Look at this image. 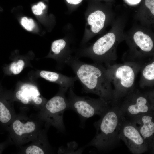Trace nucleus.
<instances>
[{"label":"nucleus","mask_w":154,"mask_h":154,"mask_svg":"<svg viewBox=\"0 0 154 154\" xmlns=\"http://www.w3.org/2000/svg\"><path fill=\"white\" fill-rule=\"evenodd\" d=\"M66 64L72 68L80 82L82 93L94 94L114 103V89L104 64L85 63L76 57L71 56L66 60Z\"/></svg>","instance_id":"nucleus-1"},{"label":"nucleus","mask_w":154,"mask_h":154,"mask_svg":"<svg viewBox=\"0 0 154 154\" xmlns=\"http://www.w3.org/2000/svg\"><path fill=\"white\" fill-rule=\"evenodd\" d=\"M114 22L109 32L84 50L78 58L88 57L94 62L104 64L111 63L117 59V47L125 38L123 32L126 21L120 17Z\"/></svg>","instance_id":"nucleus-2"},{"label":"nucleus","mask_w":154,"mask_h":154,"mask_svg":"<svg viewBox=\"0 0 154 154\" xmlns=\"http://www.w3.org/2000/svg\"><path fill=\"white\" fill-rule=\"evenodd\" d=\"M122 112L117 104H113L94 123L96 133L86 145L92 146L101 151L112 149L119 141L118 135Z\"/></svg>","instance_id":"nucleus-3"},{"label":"nucleus","mask_w":154,"mask_h":154,"mask_svg":"<svg viewBox=\"0 0 154 154\" xmlns=\"http://www.w3.org/2000/svg\"><path fill=\"white\" fill-rule=\"evenodd\" d=\"M145 63L144 61H127L121 64H104L114 87L115 103L117 104L133 90L136 76Z\"/></svg>","instance_id":"nucleus-4"},{"label":"nucleus","mask_w":154,"mask_h":154,"mask_svg":"<svg viewBox=\"0 0 154 154\" xmlns=\"http://www.w3.org/2000/svg\"><path fill=\"white\" fill-rule=\"evenodd\" d=\"M143 26L134 28L128 35L125 34V40L129 47L125 56L126 61H144L153 56V35L149 28Z\"/></svg>","instance_id":"nucleus-5"},{"label":"nucleus","mask_w":154,"mask_h":154,"mask_svg":"<svg viewBox=\"0 0 154 154\" xmlns=\"http://www.w3.org/2000/svg\"><path fill=\"white\" fill-rule=\"evenodd\" d=\"M117 104L127 119L154 111L153 91H144L135 87Z\"/></svg>","instance_id":"nucleus-6"},{"label":"nucleus","mask_w":154,"mask_h":154,"mask_svg":"<svg viewBox=\"0 0 154 154\" xmlns=\"http://www.w3.org/2000/svg\"><path fill=\"white\" fill-rule=\"evenodd\" d=\"M68 88L59 87L56 95L46 102L40 109L39 117L47 125H51L63 132L65 127L63 120L64 112L68 109V101L66 94Z\"/></svg>","instance_id":"nucleus-7"},{"label":"nucleus","mask_w":154,"mask_h":154,"mask_svg":"<svg viewBox=\"0 0 154 154\" xmlns=\"http://www.w3.org/2000/svg\"><path fill=\"white\" fill-rule=\"evenodd\" d=\"M67 99L68 109L76 112L83 119H86L97 115L102 116L114 103L99 97L94 98L88 96H80L69 88Z\"/></svg>","instance_id":"nucleus-8"},{"label":"nucleus","mask_w":154,"mask_h":154,"mask_svg":"<svg viewBox=\"0 0 154 154\" xmlns=\"http://www.w3.org/2000/svg\"><path fill=\"white\" fill-rule=\"evenodd\" d=\"M37 122L17 116L10 124L11 135L14 142L22 145L33 141L42 129Z\"/></svg>","instance_id":"nucleus-9"},{"label":"nucleus","mask_w":154,"mask_h":154,"mask_svg":"<svg viewBox=\"0 0 154 154\" xmlns=\"http://www.w3.org/2000/svg\"><path fill=\"white\" fill-rule=\"evenodd\" d=\"M118 137L120 140L123 141L130 151L133 154H141L149 149L137 128L123 115Z\"/></svg>","instance_id":"nucleus-10"},{"label":"nucleus","mask_w":154,"mask_h":154,"mask_svg":"<svg viewBox=\"0 0 154 154\" xmlns=\"http://www.w3.org/2000/svg\"><path fill=\"white\" fill-rule=\"evenodd\" d=\"M154 111H153L129 119L126 118L129 120L137 128L149 149L154 147Z\"/></svg>","instance_id":"nucleus-11"},{"label":"nucleus","mask_w":154,"mask_h":154,"mask_svg":"<svg viewBox=\"0 0 154 154\" xmlns=\"http://www.w3.org/2000/svg\"><path fill=\"white\" fill-rule=\"evenodd\" d=\"M40 94L38 88L30 84H24L21 88L20 90L16 92V98L24 104H27L32 101L36 105H40L42 108L46 102L40 97Z\"/></svg>","instance_id":"nucleus-12"},{"label":"nucleus","mask_w":154,"mask_h":154,"mask_svg":"<svg viewBox=\"0 0 154 154\" xmlns=\"http://www.w3.org/2000/svg\"><path fill=\"white\" fill-rule=\"evenodd\" d=\"M32 141V143L23 150V153L46 154L50 153L51 150L44 130L42 129L37 137Z\"/></svg>","instance_id":"nucleus-13"},{"label":"nucleus","mask_w":154,"mask_h":154,"mask_svg":"<svg viewBox=\"0 0 154 154\" xmlns=\"http://www.w3.org/2000/svg\"><path fill=\"white\" fill-rule=\"evenodd\" d=\"M112 13V12H105L100 9L95 10L90 13L87 21L91 32L94 34L100 32L108 21L111 19Z\"/></svg>","instance_id":"nucleus-14"},{"label":"nucleus","mask_w":154,"mask_h":154,"mask_svg":"<svg viewBox=\"0 0 154 154\" xmlns=\"http://www.w3.org/2000/svg\"><path fill=\"white\" fill-rule=\"evenodd\" d=\"M40 76L47 80L57 83L59 87L68 88H73L74 82L78 80L76 76H68L59 73L46 70L41 71Z\"/></svg>","instance_id":"nucleus-15"},{"label":"nucleus","mask_w":154,"mask_h":154,"mask_svg":"<svg viewBox=\"0 0 154 154\" xmlns=\"http://www.w3.org/2000/svg\"><path fill=\"white\" fill-rule=\"evenodd\" d=\"M67 45L66 42L63 39L55 40L51 45V51L57 62L58 68L60 70L66 65V61L71 56L66 52Z\"/></svg>","instance_id":"nucleus-16"},{"label":"nucleus","mask_w":154,"mask_h":154,"mask_svg":"<svg viewBox=\"0 0 154 154\" xmlns=\"http://www.w3.org/2000/svg\"><path fill=\"white\" fill-rule=\"evenodd\" d=\"M140 71V87L142 89L153 86L154 82V60L153 57L144 64Z\"/></svg>","instance_id":"nucleus-17"},{"label":"nucleus","mask_w":154,"mask_h":154,"mask_svg":"<svg viewBox=\"0 0 154 154\" xmlns=\"http://www.w3.org/2000/svg\"><path fill=\"white\" fill-rule=\"evenodd\" d=\"M146 9L137 12V17L141 25L150 28L154 24V0H145Z\"/></svg>","instance_id":"nucleus-18"},{"label":"nucleus","mask_w":154,"mask_h":154,"mask_svg":"<svg viewBox=\"0 0 154 154\" xmlns=\"http://www.w3.org/2000/svg\"><path fill=\"white\" fill-rule=\"evenodd\" d=\"M17 116L13 107L0 101V122L1 123L10 125Z\"/></svg>","instance_id":"nucleus-19"},{"label":"nucleus","mask_w":154,"mask_h":154,"mask_svg":"<svg viewBox=\"0 0 154 154\" xmlns=\"http://www.w3.org/2000/svg\"><path fill=\"white\" fill-rule=\"evenodd\" d=\"M24 64L25 63L23 60H19L17 62H13L11 64L10 70L14 74H18L22 71Z\"/></svg>","instance_id":"nucleus-20"},{"label":"nucleus","mask_w":154,"mask_h":154,"mask_svg":"<svg viewBox=\"0 0 154 154\" xmlns=\"http://www.w3.org/2000/svg\"><path fill=\"white\" fill-rule=\"evenodd\" d=\"M21 23L22 26L28 31H32L35 26L33 20L31 19H29L26 17L22 18Z\"/></svg>","instance_id":"nucleus-21"},{"label":"nucleus","mask_w":154,"mask_h":154,"mask_svg":"<svg viewBox=\"0 0 154 154\" xmlns=\"http://www.w3.org/2000/svg\"><path fill=\"white\" fill-rule=\"evenodd\" d=\"M46 7L45 4L42 2H39L37 5H35L32 7L33 13L36 15H40L42 13V11Z\"/></svg>","instance_id":"nucleus-22"},{"label":"nucleus","mask_w":154,"mask_h":154,"mask_svg":"<svg viewBox=\"0 0 154 154\" xmlns=\"http://www.w3.org/2000/svg\"><path fill=\"white\" fill-rule=\"evenodd\" d=\"M67 3L72 5H76L81 3L83 0H66Z\"/></svg>","instance_id":"nucleus-23"},{"label":"nucleus","mask_w":154,"mask_h":154,"mask_svg":"<svg viewBox=\"0 0 154 154\" xmlns=\"http://www.w3.org/2000/svg\"><path fill=\"white\" fill-rule=\"evenodd\" d=\"M130 4H136L139 3L141 0H126Z\"/></svg>","instance_id":"nucleus-24"},{"label":"nucleus","mask_w":154,"mask_h":154,"mask_svg":"<svg viewBox=\"0 0 154 154\" xmlns=\"http://www.w3.org/2000/svg\"><path fill=\"white\" fill-rule=\"evenodd\" d=\"M1 149L0 148V151H1Z\"/></svg>","instance_id":"nucleus-25"}]
</instances>
